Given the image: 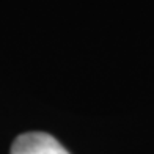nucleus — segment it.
Instances as JSON below:
<instances>
[{
    "label": "nucleus",
    "mask_w": 154,
    "mask_h": 154,
    "mask_svg": "<svg viewBox=\"0 0 154 154\" xmlns=\"http://www.w3.org/2000/svg\"><path fill=\"white\" fill-rule=\"evenodd\" d=\"M11 154H69L57 138L46 132H27L11 146Z\"/></svg>",
    "instance_id": "nucleus-1"
}]
</instances>
